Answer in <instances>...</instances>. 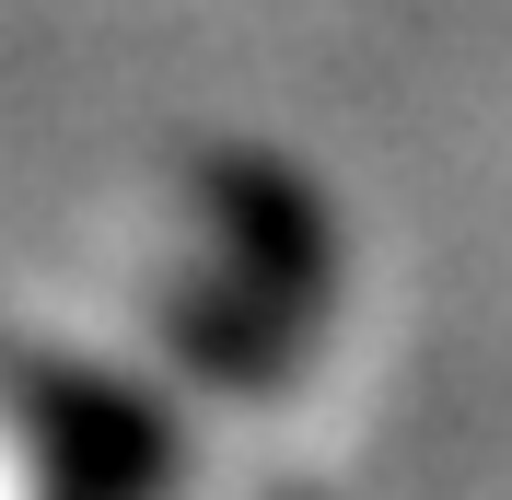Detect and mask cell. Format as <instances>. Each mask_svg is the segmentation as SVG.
Masks as SVG:
<instances>
[{
    "mask_svg": "<svg viewBox=\"0 0 512 500\" xmlns=\"http://www.w3.org/2000/svg\"><path fill=\"white\" fill-rule=\"evenodd\" d=\"M326 303H338V221H326L315 175H291L280 152H222L198 163L187 198V256L163 280V338L198 384L222 396H268L315 361Z\"/></svg>",
    "mask_w": 512,
    "mask_h": 500,
    "instance_id": "1",
    "label": "cell"
},
{
    "mask_svg": "<svg viewBox=\"0 0 512 500\" xmlns=\"http://www.w3.org/2000/svg\"><path fill=\"white\" fill-rule=\"evenodd\" d=\"M0 431L35 454L47 489H163L187 466V442L163 431L152 396L82 373L59 349H24V338H0Z\"/></svg>",
    "mask_w": 512,
    "mask_h": 500,
    "instance_id": "2",
    "label": "cell"
}]
</instances>
